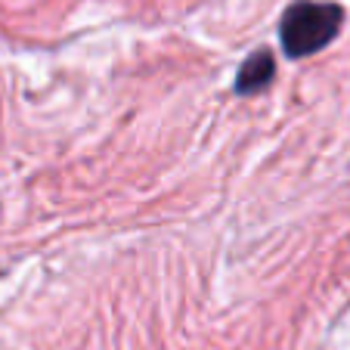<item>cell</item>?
<instances>
[{
    "label": "cell",
    "mask_w": 350,
    "mask_h": 350,
    "mask_svg": "<svg viewBox=\"0 0 350 350\" xmlns=\"http://www.w3.org/2000/svg\"><path fill=\"white\" fill-rule=\"evenodd\" d=\"M273 72H276V62H273V56L267 53V50H258L252 59H248L242 68H239L236 90H239V93L264 90V87L273 81Z\"/></svg>",
    "instance_id": "cell-2"
},
{
    "label": "cell",
    "mask_w": 350,
    "mask_h": 350,
    "mask_svg": "<svg viewBox=\"0 0 350 350\" xmlns=\"http://www.w3.org/2000/svg\"><path fill=\"white\" fill-rule=\"evenodd\" d=\"M341 7L335 3H313V0H301L291 3L282 16L279 25V38L288 56H313L323 46L335 40L338 28H341Z\"/></svg>",
    "instance_id": "cell-1"
}]
</instances>
